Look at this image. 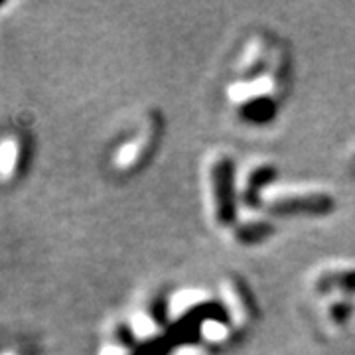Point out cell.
<instances>
[{"label":"cell","mask_w":355,"mask_h":355,"mask_svg":"<svg viewBox=\"0 0 355 355\" xmlns=\"http://www.w3.org/2000/svg\"><path fill=\"white\" fill-rule=\"evenodd\" d=\"M14 164V146L10 142H4L0 146V170L8 172Z\"/></svg>","instance_id":"obj_1"}]
</instances>
